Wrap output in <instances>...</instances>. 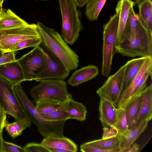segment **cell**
Masks as SVG:
<instances>
[{
  "mask_svg": "<svg viewBox=\"0 0 152 152\" xmlns=\"http://www.w3.org/2000/svg\"><path fill=\"white\" fill-rule=\"evenodd\" d=\"M80 151L83 152H121L120 148H117L107 149L90 147L80 146Z\"/></svg>",
  "mask_w": 152,
  "mask_h": 152,
  "instance_id": "cell-36",
  "label": "cell"
},
{
  "mask_svg": "<svg viewBox=\"0 0 152 152\" xmlns=\"http://www.w3.org/2000/svg\"><path fill=\"white\" fill-rule=\"evenodd\" d=\"M41 43L56 56L70 72L78 66L79 57L60 34L38 21L36 24Z\"/></svg>",
  "mask_w": 152,
  "mask_h": 152,
  "instance_id": "cell-1",
  "label": "cell"
},
{
  "mask_svg": "<svg viewBox=\"0 0 152 152\" xmlns=\"http://www.w3.org/2000/svg\"><path fill=\"white\" fill-rule=\"evenodd\" d=\"M13 87L22 107L43 139L49 136H64L66 121L54 122L46 120L36 110L35 105L28 98L21 84L14 86Z\"/></svg>",
  "mask_w": 152,
  "mask_h": 152,
  "instance_id": "cell-2",
  "label": "cell"
},
{
  "mask_svg": "<svg viewBox=\"0 0 152 152\" xmlns=\"http://www.w3.org/2000/svg\"><path fill=\"white\" fill-rule=\"evenodd\" d=\"M42 0V1H48L49 0Z\"/></svg>",
  "mask_w": 152,
  "mask_h": 152,
  "instance_id": "cell-48",
  "label": "cell"
},
{
  "mask_svg": "<svg viewBox=\"0 0 152 152\" xmlns=\"http://www.w3.org/2000/svg\"><path fill=\"white\" fill-rule=\"evenodd\" d=\"M4 53L0 49V57Z\"/></svg>",
  "mask_w": 152,
  "mask_h": 152,
  "instance_id": "cell-47",
  "label": "cell"
},
{
  "mask_svg": "<svg viewBox=\"0 0 152 152\" xmlns=\"http://www.w3.org/2000/svg\"><path fill=\"white\" fill-rule=\"evenodd\" d=\"M107 0H89L86 5L87 18L91 21H97L100 13Z\"/></svg>",
  "mask_w": 152,
  "mask_h": 152,
  "instance_id": "cell-27",
  "label": "cell"
},
{
  "mask_svg": "<svg viewBox=\"0 0 152 152\" xmlns=\"http://www.w3.org/2000/svg\"><path fill=\"white\" fill-rule=\"evenodd\" d=\"M102 139L111 138L117 136L118 132L116 129L113 128L103 127Z\"/></svg>",
  "mask_w": 152,
  "mask_h": 152,
  "instance_id": "cell-38",
  "label": "cell"
},
{
  "mask_svg": "<svg viewBox=\"0 0 152 152\" xmlns=\"http://www.w3.org/2000/svg\"><path fill=\"white\" fill-rule=\"evenodd\" d=\"M0 152H2L1 150L0 149Z\"/></svg>",
  "mask_w": 152,
  "mask_h": 152,
  "instance_id": "cell-49",
  "label": "cell"
},
{
  "mask_svg": "<svg viewBox=\"0 0 152 152\" xmlns=\"http://www.w3.org/2000/svg\"><path fill=\"white\" fill-rule=\"evenodd\" d=\"M41 115L45 119L50 121H66L69 119L67 111L64 110H58L48 114Z\"/></svg>",
  "mask_w": 152,
  "mask_h": 152,
  "instance_id": "cell-31",
  "label": "cell"
},
{
  "mask_svg": "<svg viewBox=\"0 0 152 152\" xmlns=\"http://www.w3.org/2000/svg\"><path fill=\"white\" fill-rule=\"evenodd\" d=\"M152 65V57H147L140 70L128 87L121 95L118 102V107H123L132 96L138 82L148 67Z\"/></svg>",
  "mask_w": 152,
  "mask_h": 152,
  "instance_id": "cell-20",
  "label": "cell"
},
{
  "mask_svg": "<svg viewBox=\"0 0 152 152\" xmlns=\"http://www.w3.org/2000/svg\"><path fill=\"white\" fill-rule=\"evenodd\" d=\"M3 132L0 131V149L2 152L3 151V142L4 140L3 138Z\"/></svg>",
  "mask_w": 152,
  "mask_h": 152,
  "instance_id": "cell-43",
  "label": "cell"
},
{
  "mask_svg": "<svg viewBox=\"0 0 152 152\" xmlns=\"http://www.w3.org/2000/svg\"><path fill=\"white\" fill-rule=\"evenodd\" d=\"M0 76L13 86L26 81L23 71L17 60L0 65Z\"/></svg>",
  "mask_w": 152,
  "mask_h": 152,
  "instance_id": "cell-12",
  "label": "cell"
},
{
  "mask_svg": "<svg viewBox=\"0 0 152 152\" xmlns=\"http://www.w3.org/2000/svg\"><path fill=\"white\" fill-rule=\"evenodd\" d=\"M69 100L62 102L50 99H43L35 102V108L41 114H47L58 110L67 111Z\"/></svg>",
  "mask_w": 152,
  "mask_h": 152,
  "instance_id": "cell-22",
  "label": "cell"
},
{
  "mask_svg": "<svg viewBox=\"0 0 152 152\" xmlns=\"http://www.w3.org/2000/svg\"><path fill=\"white\" fill-rule=\"evenodd\" d=\"M152 65L148 67L147 70L143 75L136 87L130 99L138 94L145 88L146 86V81L149 76H150L151 78H152Z\"/></svg>",
  "mask_w": 152,
  "mask_h": 152,
  "instance_id": "cell-33",
  "label": "cell"
},
{
  "mask_svg": "<svg viewBox=\"0 0 152 152\" xmlns=\"http://www.w3.org/2000/svg\"><path fill=\"white\" fill-rule=\"evenodd\" d=\"M3 36L2 32L1 31H0V42L1 41Z\"/></svg>",
  "mask_w": 152,
  "mask_h": 152,
  "instance_id": "cell-46",
  "label": "cell"
},
{
  "mask_svg": "<svg viewBox=\"0 0 152 152\" xmlns=\"http://www.w3.org/2000/svg\"><path fill=\"white\" fill-rule=\"evenodd\" d=\"M49 152H71L70 151L64 149L49 147L47 148Z\"/></svg>",
  "mask_w": 152,
  "mask_h": 152,
  "instance_id": "cell-42",
  "label": "cell"
},
{
  "mask_svg": "<svg viewBox=\"0 0 152 152\" xmlns=\"http://www.w3.org/2000/svg\"><path fill=\"white\" fill-rule=\"evenodd\" d=\"M133 7V6H132L129 9L122 40L132 38L135 35L137 21L139 18L138 15L135 13Z\"/></svg>",
  "mask_w": 152,
  "mask_h": 152,
  "instance_id": "cell-28",
  "label": "cell"
},
{
  "mask_svg": "<svg viewBox=\"0 0 152 152\" xmlns=\"http://www.w3.org/2000/svg\"><path fill=\"white\" fill-rule=\"evenodd\" d=\"M116 49L117 53L124 56L152 57V33L144 26L139 18L134 37L122 40L117 45Z\"/></svg>",
  "mask_w": 152,
  "mask_h": 152,
  "instance_id": "cell-3",
  "label": "cell"
},
{
  "mask_svg": "<svg viewBox=\"0 0 152 152\" xmlns=\"http://www.w3.org/2000/svg\"><path fill=\"white\" fill-rule=\"evenodd\" d=\"M28 24L10 9H2L0 14V31L22 27Z\"/></svg>",
  "mask_w": 152,
  "mask_h": 152,
  "instance_id": "cell-19",
  "label": "cell"
},
{
  "mask_svg": "<svg viewBox=\"0 0 152 152\" xmlns=\"http://www.w3.org/2000/svg\"><path fill=\"white\" fill-rule=\"evenodd\" d=\"M39 47L44 60L43 67L34 80L40 82L48 79L64 80L69 76L70 71L56 56L41 43Z\"/></svg>",
  "mask_w": 152,
  "mask_h": 152,
  "instance_id": "cell-8",
  "label": "cell"
},
{
  "mask_svg": "<svg viewBox=\"0 0 152 152\" xmlns=\"http://www.w3.org/2000/svg\"><path fill=\"white\" fill-rule=\"evenodd\" d=\"M41 43V40L39 36L25 40L17 44L11 49L10 52H16L18 50L28 47L35 48L39 45Z\"/></svg>",
  "mask_w": 152,
  "mask_h": 152,
  "instance_id": "cell-32",
  "label": "cell"
},
{
  "mask_svg": "<svg viewBox=\"0 0 152 152\" xmlns=\"http://www.w3.org/2000/svg\"><path fill=\"white\" fill-rule=\"evenodd\" d=\"M144 89L138 94L131 98L122 107L124 109L129 128L133 124L135 117L141 105Z\"/></svg>",
  "mask_w": 152,
  "mask_h": 152,
  "instance_id": "cell-23",
  "label": "cell"
},
{
  "mask_svg": "<svg viewBox=\"0 0 152 152\" xmlns=\"http://www.w3.org/2000/svg\"><path fill=\"white\" fill-rule=\"evenodd\" d=\"M119 16L116 13L111 16L108 22L103 25L102 75L108 76L111 72L113 57L117 53Z\"/></svg>",
  "mask_w": 152,
  "mask_h": 152,
  "instance_id": "cell-5",
  "label": "cell"
},
{
  "mask_svg": "<svg viewBox=\"0 0 152 152\" xmlns=\"http://www.w3.org/2000/svg\"><path fill=\"white\" fill-rule=\"evenodd\" d=\"M61 13L62 24L61 36L70 45L77 40L80 32L83 30L80 18L74 0H58Z\"/></svg>",
  "mask_w": 152,
  "mask_h": 152,
  "instance_id": "cell-4",
  "label": "cell"
},
{
  "mask_svg": "<svg viewBox=\"0 0 152 152\" xmlns=\"http://www.w3.org/2000/svg\"><path fill=\"white\" fill-rule=\"evenodd\" d=\"M148 122L142 120L129 128L124 134L117 135L120 139L121 152H125L134 143L147 127Z\"/></svg>",
  "mask_w": 152,
  "mask_h": 152,
  "instance_id": "cell-14",
  "label": "cell"
},
{
  "mask_svg": "<svg viewBox=\"0 0 152 152\" xmlns=\"http://www.w3.org/2000/svg\"><path fill=\"white\" fill-rule=\"evenodd\" d=\"M147 57H140L132 59L127 61L125 64L121 93L128 87L137 76Z\"/></svg>",
  "mask_w": 152,
  "mask_h": 152,
  "instance_id": "cell-17",
  "label": "cell"
},
{
  "mask_svg": "<svg viewBox=\"0 0 152 152\" xmlns=\"http://www.w3.org/2000/svg\"><path fill=\"white\" fill-rule=\"evenodd\" d=\"M135 5L134 1L130 0H120L117 4L115 12L119 16L117 44L122 39L129 9Z\"/></svg>",
  "mask_w": 152,
  "mask_h": 152,
  "instance_id": "cell-18",
  "label": "cell"
},
{
  "mask_svg": "<svg viewBox=\"0 0 152 152\" xmlns=\"http://www.w3.org/2000/svg\"><path fill=\"white\" fill-rule=\"evenodd\" d=\"M0 104L7 114L23 122L28 127L31 126V120L21 105L13 86L1 76Z\"/></svg>",
  "mask_w": 152,
  "mask_h": 152,
  "instance_id": "cell-7",
  "label": "cell"
},
{
  "mask_svg": "<svg viewBox=\"0 0 152 152\" xmlns=\"http://www.w3.org/2000/svg\"><path fill=\"white\" fill-rule=\"evenodd\" d=\"M99 120L103 127L115 128L118 108L113 103L105 99H100L99 103Z\"/></svg>",
  "mask_w": 152,
  "mask_h": 152,
  "instance_id": "cell-13",
  "label": "cell"
},
{
  "mask_svg": "<svg viewBox=\"0 0 152 152\" xmlns=\"http://www.w3.org/2000/svg\"><path fill=\"white\" fill-rule=\"evenodd\" d=\"M115 129L118 132V135L123 134L129 130L125 110L122 107H118L117 116Z\"/></svg>",
  "mask_w": 152,
  "mask_h": 152,
  "instance_id": "cell-29",
  "label": "cell"
},
{
  "mask_svg": "<svg viewBox=\"0 0 152 152\" xmlns=\"http://www.w3.org/2000/svg\"><path fill=\"white\" fill-rule=\"evenodd\" d=\"M23 148L25 152H49L48 148L41 143L29 142L27 143Z\"/></svg>",
  "mask_w": 152,
  "mask_h": 152,
  "instance_id": "cell-34",
  "label": "cell"
},
{
  "mask_svg": "<svg viewBox=\"0 0 152 152\" xmlns=\"http://www.w3.org/2000/svg\"><path fill=\"white\" fill-rule=\"evenodd\" d=\"M6 114L4 108L0 104V131L2 132L7 123Z\"/></svg>",
  "mask_w": 152,
  "mask_h": 152,
  "instance_id": "cell-39",
  "label": "cell"
},
{
  "mask_svg": "<svg viewBox=\"0 0 152 152\" xmlns=\"http://www.w3.org/2000/svg\"><path fill=\"white\" fill-rule=\"evenodd\" d=\"M120 139L118 136L106 139L95 140L84 143L80 146L107 149L120 148Z\"/></svg>",
  "mask_w": 152,
  "mask_h": 152,
  "instance_id": "cell-25",
  "label": "cell"
},
{
  "mask_svg": "<svg viewBox=\"0 0 152 152\" xmlns=\"http://www.w3.org/2000/svg\"><path fill=\"white\" fill-rule=\"evenodd\" d=\"M15 52L10 51L3 53L0 57V65L15 61Z\"/></svg>",
  "mask_w": 152,
  "mask_h": 152,
  "instance_id": "cell-37",
  "label": "cell"
},
{
  "mask_svg": "<svg viewBox=\"0 0 152 152\" xmlns=\"http://www.w3.org/2000/svg\"><path fill=\"white\" fill-rule=\"evenodd\" d=\"M5 128L8 134L14 139L21 135L23 132L28 127L23 122L16 120L13 123H7Z\"/></svg>",
  "mask_w": 152,
  "mask_h": 152,
  "instance_id": "cell-30",
  "label": "cell"
},
{
  "mask_svg": "<svg viewBox=\"0 0 152 152\" xmlns=\"http://www.w3.org/2000/svg\"><path fill=\"white\" fill-rule=\"evenodd\" d=\"M38 46L17 60L23 71L26 81L34 80L43 67L44 58Z\"/></svg>",
  "mask_w": 152,
  "mask_h": 152,
  "instance_id": "cell-11",
  "label": "cell"
},
{
  "mask_svg": "<svg viewBox=\"0 0 152 152\" xmlns=\"http://www.w3.org/2000/svg\"><path fill=\"white\" fill-rule=\"evenodd\" d=\"M41 143L46 148L64 149L71 152H76L77 151L76 144L73 141L64 136H49L43 139Z\"/></svg>",
  "mask_w": 152,
  "mask_h": 152,
  "instance_id": "cell-21",
  "label": "cell"
},
{
  "mask_svg": "<svg viewBox=\"0 0 152 152\" xmlns=\"http://www.w3.org/2000/svg\"><path fill=\"white\" fill-rule=\"evenodd\" d=\"M89 0H74L77 6L79 8H82L86 5Z\"/></svg>",
  "mask_w": 152,
  "mask_h": 152,
  "instance_id": "cell-41",
  "label": "cell"
},
{
  "mask_svg": "<svg viewBox=\"0 0 152 152\" xmlns=\"http://www.w3.org/2000/svg\"><path fill=\"white\" fill-rule=\"evenodd\" d=\"M1 31L3 36L0 42V49L4 53L10 52L20 42L39 36L37 25L34 23Z\"/></svg>",
  "mask_w": 152,
  "mask_h": 152,
  "instance_id": "cell-9",
  "label": "cell"
},
{
  "mask_svg": "<svg viewBox=\"0 0 152 152\" xmlns=\"http://www.w3.org/2000/svg\"><path fill=\"white\" fill-rule=\"evenodd\" d=\"M67 112L69 119H76L80 121H84L86 119L87 111L86 106L72 98L69 100Z\"/></svg>",
  "mask_w": 152,
  "mask_h": 152,
  "instance_id": "cell-26",
  "label": "cell"
},
{
  "mask_svg": "<svg viewBox=\"0 0 152 152\" xmlns=\"http://www.w3.org/2000/svg\"><path fill=\"white\" fill-rule=\"evenodd\" d=\"M152 118V84L151 83L144 89L140 107L135 117L133 125L143 120L149 121Z\"/></svg>",
  "mask_w": 152,
  "mask_h": 152,
  "instance_id": "cell-15",
  "label": "cell"
},
{
  "mask_svg": "<svg viewBox=\"0 0 152 152\" xmlns=\"http://www.w3.org/2000/svg\"><path fill=\"white\" fill-rule=\"evenodd\" d=\"M4 0H0V14L2 9V4Z\"/></svg>",
  "mask_w": 152,
  "mask_h": 152,
  "instance_id": "cell-44",
  "label": "cell"
},
{
  "mask_svg": "<svg viewBox=\"0 0 152 152\" xmlns=\"http://www.w3.org/2000/svg\"><path fill=\"white\" fill-rule=\"evenodd\" d=\"M137 4L139 20L147 30L152 33V0H145Z\"/></svg>",
  "mask_w": 152,
  "mask_h": 152,
  "instance_id": "cell-24",
  "label": "cell"
},
{
  "mask_svg": "<svg viewBox=\"0 0 152 152\" xmlns=\"http://www.w3.org/2000/svg\"><path fill=\"white\" fill-rule=\"evenodd\" d=\"M98 67L95 65H89L75 70L67 80V83L74 87L86 82L97 76Z\"/></svg>",
  "mask_w": 152,
  "mask_h": 152,
  "instance_id": "cell-16",
  "label": "cell"
},
{
  "mask_svg": "<svg viewBox=\"0 0 152 152\" xmlns=\"http://www.w3.org/2000/svg\"><path fill=\"white\" fill-rule=\"evenodd\" d=\"M3 152H25L23 147L7 142L4 140L3 142Z\"/></svg>",
  "mask_w": 152,
  "mask_h": 152,
  "instance_id": "cell-35",
  "label": "cell"
},
{
  "mask_svg": "<svg viewBox=\"0 0 152 152\" xmlns=\"http://www.w3.org/2000/svg\"><path fill=\"white\" fill-rule=\"evenodd\" d=\"M64 80L48 79L40 81L39 84L30 90L29 94L35 102L50 99L63 102L72 98Z\"/></svg>",
  "mask_w": 152,
  "mask_h": 152,
  "instance_id": "cell-6",
  "label": "cell"
},
{
  "mask_svg": "<svg viewBox=\"0 0 152 152\" xmlns=\"http://www.w3.org/2000/svg\"></svg>",
  "mask_w": 152,
  "mask_h": 152,
  "instance_id": "cell-50",
  "label": "cell"
},
{
  "mask_svg": "<svg viewBox=\"0 0 152 152\" xmlns=\"http://www.w3.org/2000/svg\"><path fill=\"white\" fill-rule=\"evenodd\" d=\"M144 0H134V2L135 4H138Z\"/></svg>",
  "mask_w": 152,
  "mask_h": 152,
  "instance_id": "cell-45",
  "label": "cell"
},
{
  "mask_svg": "<svg viewBox=\"0 0 152 152\" xmlns=\"http://www.w3.org/2000/svg\"><path fill=\"white\" fill-rule=\"evenodd\" d=\"M140 148V146L137 143H133L125 152H137Z\"/></svg>",
  "mask_w": 152,
  "mask_h": 152,
  "instance_id": "cell-40",
  "label": "cell"
},
{
  "mask_svg": "<svg viewBox=\"0 0 152 152\" xmlns=\"http://www.w3.org/2000/svg\"><path fill=\"white\" fill-rule=\"evenodd\" d=\"M125 64L121 66L114 74L108 77L103 85L96 91L100 99L109 100L115 105L122 91Z\"/></svg>",
  "mask_w": 152,
  "mask_h": 152,
  "instance_id": "cell-10",
  "label": "cell"
}]
</instances>
